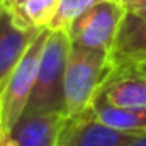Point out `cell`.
Instances as JSON below:
<instances>
[{
    "mask_svg": "<svg viewBox=\"0 0 146 146\" xmlns=\"http://www.w3.org/2000/svg\"><path fill=\"white\" fill-rule=\"evenodd\" d=\"M60 0H26L17 9L10 10L15 21L26 27L48 29L56 14Z\"/></svg>",
    "mask_w": 146,
    "mask_h": 146,
    "instance_id": "cell-11",
    "label": "cell"
},
{
    "mask_svg": "<svg viewBox=\"0 0 146 146\" xmlns=\"http://www.w3.org/2000/svg\"><path fill=\"white\" fill-rule=\"evenodd\" d=\"M134 66H136V68H138V70H139V72H141V73H143V75L146 76V63H141V65H134Z\"/></svg>",
    "mask_w": 146,
    "mask_h": 146,
    "instance_id": "cell-18",
    "label": "cell"
},
{
    "mask_svg": "<svg viewBox=\"0 0 146 146\" xmlns=\"http://www.w3.org/2000/svg\"><path fill=\"white\" fill-rule=\"evenodd\" d=\"M129 10L146 19V3H143V5H138V7H134V9H129Z\"/></svg>",
    "mask_w": 146,
    "mask_h": 146,
    "instance_id": "cell-17",
    "label": "cell"
},
{
    "mask_svg": "<svg viewBox=\"0 0 146 146\" xmlns=\"http://www.w3.org/2000/svg\"><path fill=\"white\" fill-rule=\"evenodd\" d=\"M121 3L129 10V9H134V7H138V5L146 3V0H121Z\"/></svg>",
    "mask_w": 146,
    "mask_h": 146,
    "instance_id": "cell-15",
    "label": "cell"
},
{
    "mask_svg": "<svg viewBox=\"0 0 146 146\" xmlns=\"http://www.w3.org/2000/svg\"><path fill=\"white\" fill-rule=\"evenodd\" d=\"M42 29L26 27L15 21L10 10H0V92L15 70L24 53Z\"/></svg>",
    "mask_w": 146,
    "mask_h": 146,
    "instance_id": "cell-6",
    "label": "cell"
},
{
    "mask_svg": "<svg viewBox=\"0 0 146 146\" xmlns=\"http://www.w3.org/2000/svg\"><path fill=\"white\" fill-rule=\"evenodd\" d=\"M100 0H60L54 17L49 22V31H66L72 22L85 10L94 7Z\"/></svg>",
    "mask_w": 146,
    "mask_h": 146,
    "instance_id": "cell-12",
    "label": "cell"
},
{
    "mask_svg": "<svg viewBox=\"0 0 146 146\" xmlns=\"http://www.w3.org/2000/svg\"><path fill=\"white\" fill-rule=\"evenodd\" d=\"M90 114L110 127L131 134L146 133V109H122L107 104L100 95L94 100Z\"/></svg>",
    "mask_w": 146,
    "mask_h": 146,
    "instance_id": "cell-10",
    "label": "cell"
},
{
    "mask_svg": "<svg viewBox=\"0 0 146 146\" xmlns=\"http://www.w3.org/2000/svg\"><path fill=\"white\" fill-rule=\"evenodd\" d=\"M0 146H14L7 131H2V133H0Z\"/></svg>",
    "mask_w": 146,
    "mask_h": 146,
    "instance_id": "cell-16",
    "label": "cell"
},
{
    "mask_svg": "<svg viewBox=\"0 0 146 146\" xmlns=\"http://www.w3.org/2000/svg\"><path fill=\"white\" fill-rule=\"evenodd\" d=\"M115 70L110 53L72 44L65 72V114L70 119L87 114Z\"/></svg>",
    "mask_w": 146,
    "mask_h": 146,
    "instance_id": "cell-1",
    "label": "cell"
},
{
    "mask_svg": "<svg viewBox=\"0 0 146 146\" xmlns=\"http://www.w3.org/2000/svg\"><path fill=\"white\" fill-rule=\"evenodd\" d=\"M2 7H3V0H0V10H2Z\"/></svg>",
    "mask_w": 146,
    "mask_h": 146,
    "instance_id": "cell-19",
    "label": "cell"
},
{
    "mask_svg": "<svg viewBox=\"0 0 146 146\" xmlns=\"http://www.w3.org/2000/svg\"><path fill=\"white\" fill-rule=\"evenodd\" d=\"M0 133H2V119H0Z\"/></svg>",
    "mask_w": 146,
    "mask_h": 146,
    "instance_id": "cell-20",
    "label": "cell"
},
{
    "mask_svg": "<svg viewBox=\"0 0 146 146\" xmlns=\"http://www.w3.org/2000/svg\"><path fill=\"white\" fill-rule=\"evenodd\" d=\"M119 2H121V0H119Z\"/></svg>",
    "mask_w": 146,
    "mask_h": 146,
    "instance_id": "cell-21",
    "label": "cell"
},
{
    "mask_svg": "<svg viewBox=\"0 0 146 146\" xmlns=\"http://www.w3.org/2000/svg\"><path fill=\"white\" fill-rule=\"evenodd\" d=\"M99 95L114 107L146 109V76L134 65L115 66Z\"/></svg>",
    "mask_w": 146,
    "mask_h": 146,
    "instance_id": "cell-8",
    "label": "cell"
},
{
    "mask_svg": "<svg viewBox=\"0 0 146 146\" xmlns=\"http://www.w3.org/2000/svg\"><path fill=\"white\" fill-rule=\"evenodd\" d=\"M134 136L100 122L88 110L82 117L70 119L60 146H127Z\"/></svg>",
    "mask_w": 146,
    "mask_h": 146,
    "instance_id": "cell-7",
    "label": "cell"
},
{
    "mask_svg": "<svg viewBox=\"0 0 146 146\" xmlns=\"http://www.w3.org/2000/svg\"><path fill=\"white\" fill-rule=\"evenodd\" d=\"M26 0H3V9H7V10H14V9H17L21 3H24Z\"/></svg>",
    "mask_w": 146,
    "mask_h": 146,
    "instance_id": "cell-14",
    "label": "cell"
},
{
    "mask_svg": "<svg viewBox=\"0 0 146 146\" xmlns=\"http://www.w3.org/2000/svg\"><path fill=\"white\" fill-rule=\"evenodd\" d=\"M68 122L65 112H24L7 133L14 146H60Z\"/></svg>",
    "mask_w": 146,
    "mask_h": 146,
    "instance_id": "cell-5",
    "label": "cell"
},
{
    "mask_svg": "<svg viewBox=\"0 0 146 146\" xmlns=\"http://www.w3.org/2000/svg\"><path fill=\"white\" fill-rule=\"evenodd\" d=\"M115 66L146 63V19L127 10L110 51Z\"/></svg>",
    "mask_w": 146,
    "mask_h": 146,
    "instance_id": "cell-9",
    "label": "cell"
},
{
    "mask_svg": "<svg viewBox=\"0 0 146 146\" xmlns=\"http://www.w3.org/2000/svg\"><path fill=\"white\" fill-rule=\"evenodd\" d=\"M126 7L119 0H100L66 29L72 44L110 53L124 19Z\"/></svg>",
    "mask_w": 146,
    "mask_h": 146,
    "instance_id": "cell-4",
    "label": "cell"
},
{
    "mask_svg": "<svg viewBox=\"0 0 146 146\" xmlns=\"http://www.w3.org/2000/svg\"><path fill=\"white\" fill-rule=\"evenodd\" d=\"M72 49L66 31H49L46 37L36 83L24 112H65V72Z\"/></svg>",
    "mask_w": 146,
    "mask_h": 146,
    "instance_id": "cell-2",
    "label": "cell"
},
{
    "mask_svg": "<svg viewBox=\"0 0 146 146\" xmlns=\"http://www.w3.org/2000/svg\"><path fill=\"white\" fill-rule=\"evenodd\" d=\"M49 29H42L36 39L31 42L27 51L24 53L22 60L15 66V70L9 76L5 87L0 92V119H2V131H9L15 121L24 114L27 102L31 99L36 75L42 54V48Z\"/></svg>",
    "mask_w": 146,
    "mask_h": 146,
    "instance_id": "cell-3",
    "label": "cell"
},
{
    "mask_svg": "<svg viewBox=\"0 0 146 146\" xmlns=\"http://www.w3.org/2000/svg\"><path fill=\"white\" fill-rule=\"evenodd\" d=\"M127 146H146V133H143V134H136L134 139H133Z\"/></svg>",
    "mask_w": 146,
    "mask_h": 146,
    "instance_id": "cell-13",
    "label": "cell"
}]
</instances>
